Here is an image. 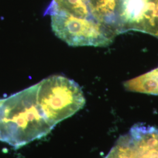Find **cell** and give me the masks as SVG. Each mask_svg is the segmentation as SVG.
Wrapping results in <instances>:
<instances>
[{
	"mask_svg": "<svg viewBox=\"0 0 158 158\" xmlns=\"http://www.w3.org/2000/svg\"><path fill=\"white\" fill-rule=\"evenodd\" d=\"M53 124L37 98V85L0 100V141L19 148L48 134Z\"/></svg>",
	"mask_w": 158,
	"mask_h": 158,
	"instance_id": "1",
	"label": "cell"
},
{
	"mask_svg": "<svg viewBox=\"0 0 158 158\" xmlns=\"http://www.w3.org/2000/svg\"><path fill=\"white\" fill-rule=\"evenodd\" d=\"M37 85V98L54 124L72 116L85 103L79 85L62 76H52Z\"/></svg>",
	"mask_w": 158,
	"mask_h": 158,
	"instance_id": "2",
	"label": "cell"
},
{
	"mask_svg": "<svg viewBox=\"0 0 158 158\" xmlns=\"http://www.w3.org/2000/svg\"><path fill=\"white\" fill-rule=\"evenodd\" d=\"M119 34L138 31L158 38V0H121Z\"/></svg>",
	"mask_w": 158,
	"mask_h": 158,
	"instance_id": "3",
	"label": "cell"
},
{
	"mask_svg": "<svg viewBox=\"0 0 158 158\" xmlns=\"http://www.w3.org/2000/svg\"><path fill=\"white\" fill-rule=\"evenodd\" d=\"M105 158H158V130L132 127L120 136Z\"/></svg>",
	"mask_w": 158,
	"mask_h": 158,
	"instance_id": "4",
	"label": "cell"
},
{
	"mask_svg": "<svg viewBox=\"0 0 158 158\" xmlns=\"http://www.w3.org/2000/svg\"><path fill=\"white\" fill-rule=\"evenodd\" d=\"M121 0H85L92 20L117 36Z\"/></svg>",
	"mask_w": 158,
	"mask_h": 158,
	"instance_id": "5",
	"label": "cell"
},
{
	"mask_svg": "<svg viewBox=\"0 0 158 158\" xmlns=\"http://www.w3.org/2000/svg\"><path fill=\"white\" fill-rule=\"evenodd\" d=\"M127 90L158 96V67L124 83Z\"/></svg>",
	"mask_w": 158,
	"mask_h": 158,
	"instance_id": "6",
	"label": "cell"
}]
</instances>
